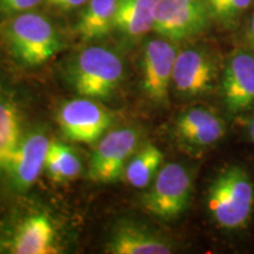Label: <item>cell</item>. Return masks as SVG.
<instances>
[{"mask_svg":"<svg viewBox=\"0 0 254 254\" xmlns=\"http://www.w3.org/2000/svg\"><path fill=\"white\" fill-rule=\"evenodd\" d=\"M124 78V64L112 50L88 46L81 50L67 68V79L80 97L110 98Z\"/></svg>","mask_w":254,"mask_h":254,"instance_id":"1","label":"cell"},{"mask_svg":"<svg viewBox=\"0 0 254 254\" xmlns=\"http://www.w3.org/2000/svg\"><path fill=\"white\" fill-rule=\"evenodd\" d=\"M207 206L220 227L237 230L245 226L254 206V186L246 171L239 166L221 171L208 189Z\"/></svg>","mask_w":254,"mask_h":254,"instance_id":"2","label":"cell"},{"mask_svg":"<svg viewBox=\"0 0 254 254\" xmlns=\"http://www.w3.org/2000/svg\"><path fill=\"white\" fill-rule=\"evenodd\" d=\"M12 53L25 66H39L62 50L58 31L50 19L34 12L19 13L6 27Z\"/></svg>","mask_w":254,"mask_h":254,"instance_id":"3","label":"cell"},{"mask_svg":"<svg viewBox=\"0 0 254 254\" xmlns=\"http://www.w3.org/2000/svg\"><path fill=\"white\" fill-rule=\"evenodd\" d=\"M190 192L192 179L189 171L178 163H168L159 170L142 202L151 214L171 220L185 212Z\"/></svg>","mask_w":254,"mask_h":254,"instance_id":"4","label":"cell"},{"mask_svg":"<svg viewBox=\"0 0 254 254\" xmlns=\"http://www.w3.org/2000/svg\"><path fill=\"white\" fill-rule=\"evenodd\" d=\"M209 18L204 0H157L152 30L165 39L179 41L204 31Z\"/></svg>","mask_w":254,"mask_h":254,"instance_id":"5","label":"cell"},{"mask_svg":"<svg viewBox=\"0 0 254 254\" xmlns=\"http://www.w3.org/2000/svg\"><path fill=\"white\" fill-rule=\"evenodd\" d=\"M139 138V132L129 127L106 134L91 155L88 178L100 184L117 182L124 176L129 158L136 151Z\"/></svg>","mask_w":254,"mask_h":254,"instance_id":"6","label":"cell"},{"mask_svg":"<svg viewBox=\"0 0 254 254\" xmlns=\"http://www.w3.org/2000/svg\"><path fill=\"white\" fill-rule=\"evenodd\" d=\"M57 120L64 135L69 140L92 144L109 129L113 117L99 104L82 97L65 101L60 106Z\"/></svg>","mask_w":254,"mask_h":254,"instance_id":"7","label":"cell"},{"mask_svg":"<svg viewBox=\"0 0 254 254\" xmlns=\"http://www.w3.org/2000/svg\"><path fill=\"white\" fill-rule=\"evenodd\" d=\"M177 56L176 46L166 39H152L145 45L141 84L145 94L154 104L167 101Z\"/></svg>","mask_w":254,"mask_h":254,"instance_id":"8","label":"cell"},{"mask_svg":"<svg viewBox=\"0 0 254 254\" xmlns=\"http://www.w3.org/2000/svg\"><path fill=\"white\" fill-rule=\"evenodd\" d=\"M50 140L44 132H31L20 141L6 164L9 184L18 192H26L45 167Z\"/></svg>","mask_w":254,"mask_h":254,"instance_id":"9","label":"cell"},{"mask_svg":"<svg viewBox=\"0 0 254 254\" xmlns=\"http://www.w3.org/2000/svg\"><path fill=\"white\" fill-rule=\"evenodd\" d=\"M217 78V66L205 51L186 49L178 53L173 68L172 84L177 93L196 97L207 93Z\"/></svg>","mask_w":254,"mask_h":254,"instance_id":"10","label":"cell"},{"mask_svg":"<svg viewBox=\"0 0 254 254\" xmlns=\"http://www.w3.org/2000/svg\"><path fill=\"white\" fill-rule=\"evenodd\" d=\"M224 104L231 113L238 114L254 104V56L246 52L233 55L228 60L221 81Z\"/></svg>","mask_w":254,"mask_h":254,"instance_id":"11","label":"cell"},{"mask_svg":"<svg viewBox=\"0 0 254 254\" xmlns=\"http://www.w3.org/2000/svg\"><path fill=\"white\" fill-rule=\"evenodd\" d=\"M226 126L217 114L204 107H193L177 118L176 133L179 140L193 148H205L220 140Z\"/></svg>","mask_w":254,"mask_h":254,"instance_id":"12","label":"cell"},{"mask_svg":"<svg viewBox=\"0 0 254 254\" xmlns=\"http://www.w3.org/2000/svg\"><path fill=\"white\" fill-rule=\"evenodd\" d=\"M112 254H168L172 247L134 221H119L113 227L106 246Z\"/></svg>","mask_w":254,"mask_h":254,"instance_id":"13","label":"cell"},{"mask_svg":"<svg viewBox=\"0 0 254 254\" xmlns=\"http://www.w3.org/2000/svg\"><path fill=\"white\" fill-rule=\"evenodd\" d=\"M57 233L46 214H34L21 222L11 241L15 254L57 253Z\"/></svg>","mask_w":254,"mask_h":254,"instance_id":"14","label":"cell"},{"mask_svg":"<svg viewBox=\"0 0 254 254\" xmlns=\"http://www.w3.org/2000/svg\"><path fill=\"white\" fill-rule=\"evenodd\" d=\"M157 0H117L114 30L128 39H138L153 27Z\"/></svg>","mask_w":254,"mask_h":254,"instance_id":"15","label":"cell"},{"mask_svg":"<svg viewBox=\"0 0 254 254\" xmlns=\"http://www.w3.org/2000/svg\"><path fill=\"white\" fill-rule=\"evenodd\" d=\"M117 0H88L77 23V32L86 40L106 37L114 30Z\"/></svg>","mask_w":254,"mask_h":254,"instance_id":"16","label":"cell"},{"mask_svg":"<svg viewBox=\"0 0 254 254\" xmlns=\"http://www.w3.org/2000/svg\"><path fill=\"white\" fill-rule=\"evenodd\" d=\"M163 161V152L153 144H146L129 158L124 177L131 186L135 189H145L154 180Z\"/></svg>","mask_w":254,"mask_h":254,"instance_id":"17","label":"cell"},{"mask_svg":"<svg viewBox=\"0 0 254 254\" xmlns=\"http://www.w3.org/2000/svg\"><path fill=\"white\" fill-rule=\"evenodd\" d=\"M45 168L50 178L57 183L75 179L81 171V163L71 147L59 141L50 142Z\"/></svg>","mask_w":254,"mask_h":254,"instance_id":"18","label":"cell"},{"mask_svg":"<svg viewBox=\"0 0 254 254\" xmlns=\"http://www.w3.org/2000/svg\"><path fill=\"white\" fill-rule=\"evenodd\" d=\"M21 139L20 116L17 106L9 100L0 99V172Z\"/></svg>","mask_w":254,"mask_h":254,"instance_id":"19","label":"cell"},{"mask_svg":"<svg viewBox=\"0 0 254 254\" xmlns=\"http://www.w3.org/2000/svg\"><path fill=\"white\" fill-rule=\"evenodd\" d=\"M209 14L222 23H232L251 5L252 0H204Z\"/></svg>","mask_w":254,"mask_h":254,"instance_id":"20","label":"cell"},{"mask_svg":"<svg viewBox=\"0 0 254 254\" xmlns=\"http://www.w3.org/2000/svg\"><path fill=\"white\" fill-rule=\"evenodd\" d=\"M44 0H0V11L7 14H19L37 7Z\"/></svg>","mask_w":254,"mask_h":254,"instance_id":"21","label":"cell"},{"mask_svg":"<svg viewBox=\"0 0 254 254\" xmlns=\"http://www.w3.org/2000/svg\"><path fill=\"white\" fill-rule=\"evenodd\" d=\"M46 4L62 11H71L84 6L88 0H45Z\"/></svg>","mask_w":254,"mask_h":254,"instance_id":"22","label":"cell"},{"mask_svg":"<svg viewBox=\"0 0 254 254\" xmlns=\"http://www.w3.org/2000/svg\"><path fill=\"white\" fill-rule=\"evenodd\" d=\"M250 39H251V43L254 45V15L250 25Z\"/></svg>","mask_w":254,"mask_h":254,"instance_id":"23","label":"cell"},{"mask_svg":"<svg viewBox=\"0 0 254 254\" xmlns=\"http://www.w3.org/2000/svg\"><path fill=\"white\" fill-rule=\"evenodd\" d=\"M249 132H250L251 139H252V141L254 142V116H253V118L251 119V123L249 126Z\"/></svg>","mask_w":254,"mask_h":254,"instance_id":"24","label":"cell"}]
</instances>
